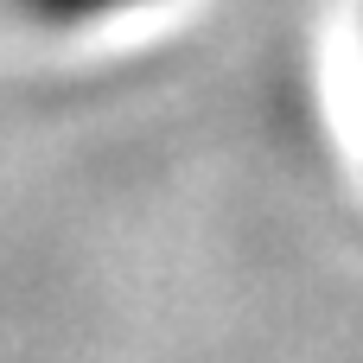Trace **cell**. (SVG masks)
I'll return each instance as SVG.
<instances>
[{
	"label": "cell",
	"mask_w": 363,
	"mask_h": 363,
	"mask_svg": "<svg viewBox=\"0 0 363 363\" xmlns=\"http://www.w3.org/2000/svg\"><path fill=\"white\" fill-rule=\"evenodd\" d=\"M19 19L45 26V32H89V26H108V19H128V13H147L160 0H6Z\"/></svg>",
	"instance_id": "1"
}]
</instances>
